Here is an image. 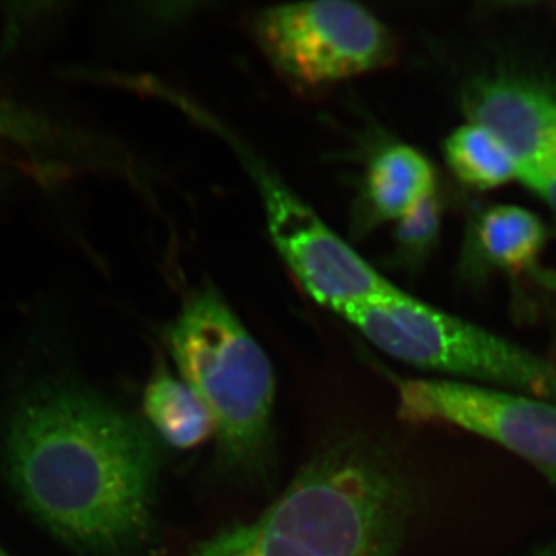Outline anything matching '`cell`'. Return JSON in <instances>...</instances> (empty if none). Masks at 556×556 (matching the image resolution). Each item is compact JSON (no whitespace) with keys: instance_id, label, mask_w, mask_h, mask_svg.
<instances>
[{"instance_id":"cell-1","label":"cell","mask_w":556,"mask_h":556,"mask_svg":"<svg viewBox=\"0 0 556 556\" xmlns=\"http://www.w3.org/2000/svg\"><path fill=\"white\" fill-rule=\"evenodd\" d=\"M0 471L33 517L80 554L137 556L152 544L155 442L86 383L46 376L11 399Z\"/></svg>"},{"instance_id":"cell-2","label":"cell","mask_w":556,"mask_h":556,"mask_svg":"<svg viewBox=\"0 0 556 556\" xmlns=\"http://www.w3.org/2000/svg\"><path fill=\"white\" fill-rule=\"evenodd\" d=\"M408 507L390 464L371 445L343 439L254 521L222 530L188 556H394Z\"/></svg>"},{"instance_id":"cell-3","label":"cell","mask_w":556,"mask_h":556,"mask_svg":"<svg viewBox=\"0 0 556 556\" xmlns=\"http://www.w3.org/2000/svg\"><path fill=\"white\" fill-rule=\"evenodd\" d=\"M179 378L214 417L219 452L229 467L262 473L273 441L276 378L269 357L212 287L186 299L167 329Z\"/></svg>"},{"instance_id":"cell-4","label":"cell","mask_w":556,"mask_h":556,"mask_svg":"<svg viewBox=\"0 0 556 556\" xmlns=\"http://www.w3.org/2000/svg\"><path fill=\"white\" fill-rule=\"evenodd\" d=\"M340 316L388 356L412 367L556 404L554 364L401 289L350 306Z\"/></svg>"},{"instance_id":"cell-5","label":"cell","mask_w":556,"mask_h":556,"mask_svg":"<svg viewBox=\"0 0 556 556\" xmlns=\"http://www.w3.org/2000/svg\"><path fill=\"white\" fill-rule=\"evenodd\" d=\"M252 31L274 68L306 89L378 72L397 56L390 28L353 2L270 7L255 14Z\"/></svg>"},{"instance_id":"cell-6","label":"cell","mask_w":556,"mask_h":556,"mask_svg":"<svg viewBox=\"0 0 556 556\" xmlns=\"http://www.w3.org/2000/svg\"><path fill=\"white\" fill-rule=\"evenodd\" d=\"M397 413L489 439L556 482V404L546 399L450 379L397 380Z\"/></svg>"},{"instance_id":"cell-7","label":"cell","mask_w":556,"mask_h":556,"mask_svg":"<svg viewBox=\"0 0 556 556\" xmlns=\"http://www.w3.org/2000/svg\"><path fill=\"white\" fill-rule=\"evenodd\" d=\"M278 254L318 305L340 314L396 287L340 239L306 201L263 166H251Z\"/></svg>"},{"instance_id":"cell-8","label":"cell","mask_w":556,"mask_h":556,"mask_svg":"<svg viewBox=\"0 0 556 556\" xmlns=\"http://www.w3.org/2000/svg\"><path fill=\"white\" fill-rule=\"evenodd\" d=\"M468 123L479 124L511 153L518 174L556 149V91L514 75L484 76L466 87Z\"/></svg>"},{"instance_id":"cell-9","label":"cell","mask_w":556,"mask_h":556,"mask_svg":"<svg viewBox=\"0 0 556 556\" xmlns=\"http://www.w3.org/2000/svg\"><path fill=\"white\" fill-rule=\"evenodd\" d=\"M437 193V177L430 161L405 144H394L376 153L364 185L368 222H397L417 204Z\"/></svg>"},{"instance_id":"cell-10","label":"cell","mask_w":556,"mask_h":556,"mask_svg":"<svg viewBox=\"0 0 556 556\" xmlns=\"http://www.w3.org/2000/svg\"><path fill=\"white\" fill-rule=\"evenodd\" d=\"M142 408L152 430L170 447H200L215 434L214 417L206 404L185 380L170 375L169 369H159L149 380Z\"/></svg>"},{"instance_id":"cell-11","label":"cell","mask_w":556,"mask_h":556,"mask_svg":"<svg viewBox=\"0 0 556 556\" xmlns=\"http://www.w3.org/2000/svg\"><path fill=\"white\" fill-rule=\"evenodd\" d=\"M478 243L484 257L508 273H522L535 265L543 251L546 230L525 207L495 206L478 223Z\"/></svg>"},{"instance_id":"cell-12","label":"cell","mask_w":556,"mask_h":556,"mask_svg":"<svg viewBox=\"0 0 556 556\" xmlns=\"http://www.w3.org/2000/svg\"><path fill=\"white\" fill-rule=\"evenodd\" d=\"M448 166L460 181L477 189H495L518 179V164L506 146L485 127L467 123L445 141Z\"/></svg>"},{"instance_id":"cell-13","label":"cell","mask_w":556,"mask_h":556,"mask_svg":"<svg viewBox=\"0 0 556 556\" xmlns=\"http://www.w3.org/2000/svg\"><path fill=\"white\" fill-rule=\"evenodd\" d=\"M0 138L22 149L64 152V131L56 123L27 105L0 97Z\"/></svg>"},{"instance_id":"cell-14","label":"cell","mask_w":556,"mask_h":556,"mask_svg":"<svg viewBox=\"0 0 556 556\" xmlns=\"http://www.w3.org/2000/svg\"><path fill=\"white\" fill-rule=\"evenodd\" d=\"M442 206L437 193L397 219L396 243L408 260H419L433 248L441 229Z\"/></svg>"},{"instance_id":"cell-15","label":"cell","mask_w":556,"mask_h":556,"mask_svg":"<svg viewBox=\"0 0 556 556\" xmlns=\"http://www.w3.org/2000/svg\"><path fill=\"white\" fill-rule=\"evenodd\" d=\"M518 179L556 214V149L519 172Z\"/></svg>"},{"instance_id":"cell-16","label":"cell","mask_w":556,"mask_h":556,"mask_svg":"<svg viewBox=\"0 0 556 556\" xmlns=\"http://www.w3.org/2000/svg\"><path fill=\"white\" fill-rule=\"evenodd\" d=\"M526 556H556V544H551V546L538 548V551L532 552V554Z\"/></svg>"},{"instance_id":"cell-17","label":"cell","mask_w":556,"mask_h":556,"mask_svg":"<svg viewBox=\"0 0 556 556\" xmlns=\"http://www.w3.org/2000/svg\"><path fill=\"white\" fill-rule=\"evenodd\" d=\"M0 556H11L9 552L5 551L2 546H0Z\"/></svg>"}]
</instances>
